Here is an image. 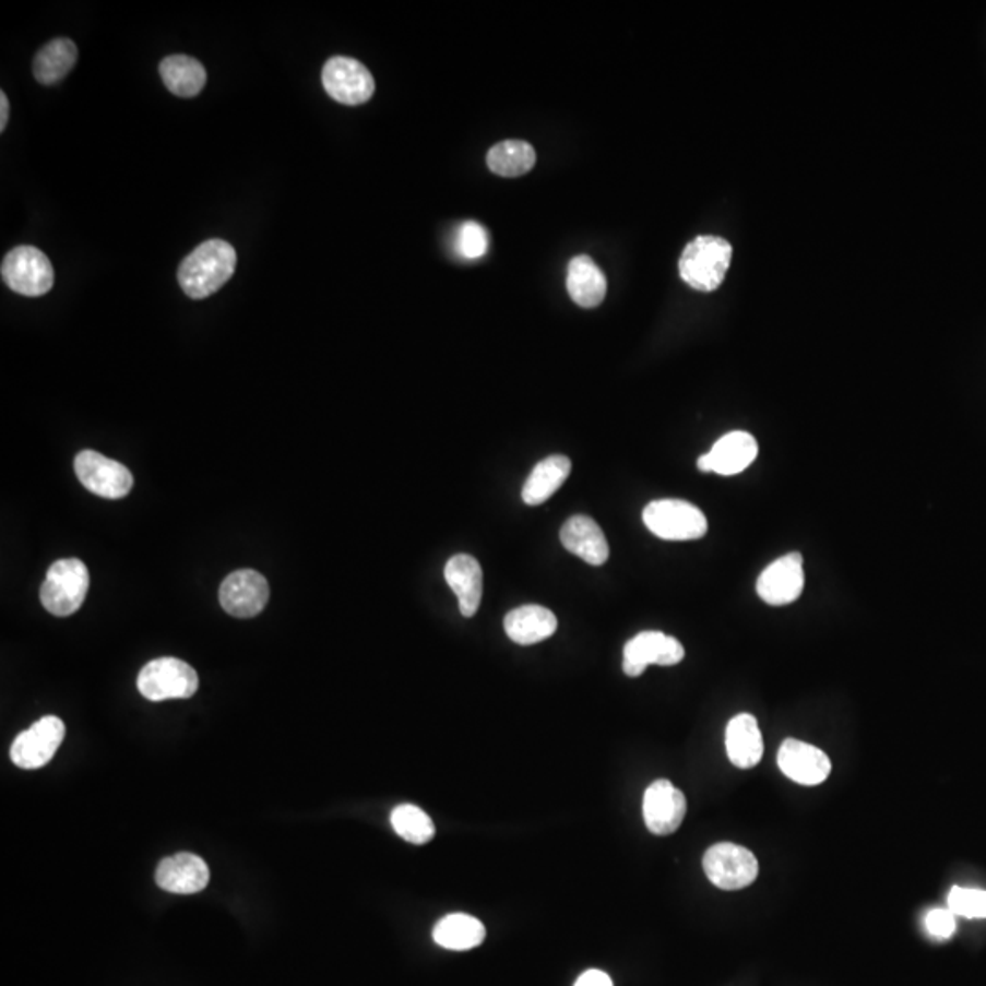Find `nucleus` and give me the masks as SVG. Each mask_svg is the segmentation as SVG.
Instances as JSON below:
<instances>
[{
  "mask_svg": "<svg viewBox=\"0 0 986 986\" xmlns=\"http://www.w3.org/2000/svg\"><path fill=\"white\" fill-rule=\"evenodd\" d=\"M236 262L235 247L227 241H203L179 265V285L192 300H203L229 282L235 274Z\"/></svg>",
  "mask_w": 986,
  "mask_h": 986,
  "instance_id": "1",
  "label": "nucleus"
},
{
  "mask_svg": "<svg viewBox=\"0 0 986 986\" xmlns=\"http://www.w3.org/2000/svg\"><path fill=\"white\" fill-rule=\"evenodd\" d=\"M733 247L718 236H698L680 257V276L692 289H718L729 271Z\"/></svg>",
  "mask_w": 986,
  "mask_h": 986,
  "instance_id": "2",
  "label": "nucleus"
},
{
  "mask_svg": "<svg viewBox=\"0 0 986 986\" xmlns=\"http://www.w3.org/2000/svg\"><path fill=\"white\" fill-rule=\"evenodd\" d=\"M90 572L79 559H59L51 565L40 586V602L59 618L78 613L88 594Z\"/></svg>",
  "mask_w": 986,
  "mask_h": 986,
  "instance_id": "3",
  "label": "nucleus"
},
{
  "mask_svg": "<svg viewBox=\"0 0 986 986\" xmlns=\"http://www.w3.org/2000/svg\"><path fill=\"white\" fill-rule=\"evenodd\" d=\"M643 523L665 540H694L708 534V518L700 508L681 499H660L646 504Z\"/></svg>",
  "mask_w": 986,
  "mask_h": 986,
  "instance_id": "4",
  "label": "nucleus"
},
{
  "mask_svg": "<svg viewBox=\"0 0 986 986\" xmlns=\"http://www.w3.org/2000/svg\"><path fill=\"white\" fill-rule=\"evenodd\" d=\"M198 687V673L178 657H157L138 676V689L151 702L185 700L194 697Z\"/></svg>",
  "mask_w": 986,
  "mask_h": 986,
  "instance_id": "5",
  "label": "nucleus"
},
{
  "mask_svg": "<svg viewBox=\"0 0 986 986\" xmlns=\"http://www.w3.org/2000/svg\"><path fill=\"white\" fill-rule=\"evenodd\" d=\"M703 871L714 887L727 892H736L751 887L757 881L758 860L747 847L720 842L709 847L703 855Z\"/></svg>",
  "mask_w": 986,
  "mask_h": 986,
  "instance_id": "6",
  "label": "nucleus"
},
{
  "mask_svg": "<svg viewBox=\"0 0 986 986\" xmlns=\"http://www.w3.org/2000/svg\"><path fill=\"white\" fill-rule=\"evenodd\" d=\"M0 273L10 289L29 298L46 295L56 282L50 260L45 252L32 246L15 247L8 252Z\"/></svg>",
  "mask_w": 986,
  "mask_h": 986,
  "instance_id": "7",
  "label": "nucleus"
},
{
  "mask_svg": "<svg viewBox=\"0 0 986 986\" xmlns=\"http://www.w3.org/2000/svg\"><path fill=\"white\" fill-rule=\"evenodd\" d=\"M75 474L86 490L105 499L127 497L134 486V477L124 464L94 450L79 453L75 458Z\"/></svg>",
  "mask_w": 986,
  "mask_h": 986,
  "instance_id": "8",
  "label": "nucleus"
},
{
  "mask_svg": "<svg viewBox=\"0 0 986 986\" xmlns=\"http://www.w3.org/2000/svg\"><path fill=\"white\" fill-rule=\"evenodd\" d=\"M323 88L342 105L368 103L375 94V79L363 62L352 57L336 56L322 70Z\"/></svg>",
  "mask_w": 986,
  "mask_h": 986,
  "instance_id": "9",
  "label": "nucleus"
},
{
  "mask_svg": "<svg viewBox=\"0 0 986 986\" xmlns=\"http://www.w3.org/2000/svg\"><path fill=\"white\" fill-rule=\"evenodd\" d=\"M67 735V727L57 716H45L15 738L10 749L12 762L21 770H39L50 762Z\"/></svg>",
  "mask_w": 986,
  "mask_h": 986,
  "instance_id": "10",
  "label": "nucleus"
},
{
  "mask_svg": "<svg viewBox=\"0 0 986 986\" xmlns=\"http://www.w3.org/2000/svg\"><path fill=\"white\" fill-rule=\"evenodd\" d=\"M684 656H686V649L676 638L657 632V630H646V632L634 635L625 645V675L635 678V676L643 675L646 667L652 664L670 667V665L680 664Z\"/></svg>",
  "mask_w": 986,
  "mask_h": 986,
  "instance_id": "11",
  "label": "nucleus"
},
{
  "mask_svg": "<svg viewBox=\"0 0 986 986\" xmlns=\"http://www.w3.org/2000/svg\"><path fill=\"white\" fill-rule=\"evenodd\" d=\"M269 583L260 572L236 570L225 578L219 589V603L225 613L235 618H254L269 602Z\"/></svg>",
  "mask_w": 986,
  "mask_h": 986,
  "instance_id": "12",
  "label": "nucleus"
},
{
  "mask_svg": "<svg viewBox=\"0 0 986 986\" xmlns=\"http://www.w3.org/2000/svg\"><path fill=\"white\" fill-rule=\"evenodd\" d=\"M686 795L669 781L652 782L643 797V819L654 835H673L686 819Z\"/></svg>",
  "mask_w": 986,
  "mask_h": 986,
  "instance_id": "13",
  "label": "nucleus"
},
{
  "mask_svg": "<svg viewBox=\"0 0 986 986\" xmlns=\"http://www.w3.org/2000/svg\"><path fill=\"white\" fill-rule=\"evenodd\" d=\"M804 559L798 553L776 559L757 581L758 596L773 607L797 602L804 591Z\"/></svg>",
  "mask_w": 986,
  "mask_h": 986,
  "instance_id": "14",
  "label": "nucleus"
},
{
  "mask_svg": "<svg viewBox=\"0 0 986 986\" xmlns=\"http://www.w3.org/2000/svg\"><path fill=\"white\" fill-rule=\"evenodd\" d=\"M758 455V442L747 431H730L716 441L711 452L698 459V468L708 474H741L751 466Z\"/></svg>",
  "mask_w": 986,
  "mask_h": 986,
  "instance_id": "15",
  "label": "nucleus"
},
{
  "mask_svg": "<svg viewBox=\"0 0 986 986\" xmlns=\"http://www.w3.org/2000/svg\"><path fill=\"white\" fill-rule=\"evenodd\" d=\"M782 773L803 786H819L830 776L831 760L819 747L787 738L779 751Z\"/></svg>",
  "mask_w": 986,
  "mask_h": 986,
  "instance_id": "16",
  "label": "nucleus"
},
{
  "mask_svg": "<svg viewBox=\"0 0 986 986\" xmlns=\"http://www.w3.org/2000/svg\"><path fill=\"white\" fill-rule=\"evenodd\" d=\"M211 871L203 858L192 853H178L163 858L156 871L157 887L168 893L192 895L205 890Z\"/></svg>",
  "mask_w": 986,
  "mask_h": 986,
  "instance_id": "17",
  "label": "nucleus"
},
{
  "mask_svg": "<svg viewBox=\"0 0 986 986\" xmlns=\"http://www.w3.org/2000/svg\"><path fill=\"white\" fill-rule=\"evenodd\" d=\"M561 543L570 554L583 559L589 565L602 567L610 556L607 537L594 519L586 515H574L561 526Z\"/></svg>",
  "mask_w": 986,
  "mask_h": 986,
  "instance_id": "18",
  "label": "nucleus"
},
{
  "mask_svg": "<svg viewBox=\"0 0 986 986\" xmlns=\"http://www.w3.org/2000/svg\"><path fill=\"white\" fill-rule=\"evenodd\" d=\"M444 578L459 599V610L464 618H472L479 610L483 597V570L477 559L468 554H458L444 567Z\"/></svg>",
  "mask_w": 986,
  "mask_h": 986,
  "instance_id": "19",
  "label": "nucleus"
},
{
  "mask_svg": "<svg viewBox=\"0 0 986 986\" xmlns=\"http://www.w3.org/2000/svg\"><path fill=\"white\" fill-rule=\"evenodd\" d=\"M725 749L730 762L740 770H751L763 757V740L752 714H736L725 729Z\"/></svg>",
  "mask_w": 986,
  "mask_h": 986,
  "instance_id": "20",
  "label": "nucleus"
},
{
  "mask_svg": "<svg viewBox=\"0 0 986 986\" xmlns=\"http://www.w3.org/2000/svg\"><path fill=\"white\" fill-rule=\"evenodd\" d=\"M504 630L513 643L534 645L558 630V618L553 610L540 605H524L507 614Z\"/></svg>",
  "mask_w": 986,
  "mask_h": 986,
  "instance_id": "21",
  "label": "nucleus"
},
{
  "mask_svg": "<svg viewBox=\"0 0 986 986\" xmlns=\"http://www.w3.org/2000/svg\"><path fill=\"white\" fill-rule=\"evenodd\" d=\"M567 290L578 306L592 309L605 300L607 278L591 257L581 254L572 258V262L569 263Z\"/></svg>",
  "mask_w": 986,
  "mask_h": 986,
  "instance_id": "22",
  "label": "nucleus"
},
{
  "mask_svg": "<svg viewBox=\"0 0 986 986\" xmlns=\"http://www.w3.org/2000/svg\"><path fill=\"white\" fill-rule=\"evenodd\" d=\"M572 463L565 455H550L543 459L528 475L523 486V501L528 507H537L548 501L569 479Z\"/></svg>",
  "mask_w": 986,
  "mask_h": 986,
  "instance_id": "23",
  "label": "nucleus"
},
{
  "mask_svg": "<svg viewBox=\"0 0 986 986\" xmlns=\"http://www.w3.org/2000/svg\"><path fill=\"white\" fill-rule=\"evenodd\" d=\"M485 939V925L472 915H447L433 928V941L439 947L455 950V952H466V950L477 948L483 945Z\"/></svg>",
  "mask_w": 986,
  "mask_h": 986,
  "instance_id": "24",
  "label": "nucleus"
},
{
  "mask_svg": "<svg viewBox=\"0 0 986 986\" xmlns=\"http://www.w3.org/2000/svg\"><path fill=\"white\" fill-rule=\"evenodd\" d=\"M79 50L75 43L67 37H59L43 46L34 59V78L40 84H56L72 72L78 62Z\"/></svg>",
  "mask_w": 986,
  "mask_h": 986,
  "instance_id": "25",
  "label": "nucleus"
},
{
  "mask_svg": "<svg viewBox=\"0 0 986 986\" xmlns=\"http://www.w3.org/2000/svg\"><path fill=\"white\" fill-rule=\"evenodd\" d=\"M159 75L168 92L178 97H195L205 88V67L194 57L168 56L159 64Z\"/></svg>",
  "mask_w": 986,
  "mask_h": 986,
  "instance_id": "26",
  "label": "nucleus"
},
{
  "mask_svg": "<svg viewBox=\"0 0 986 986\" xmlns=\"http://www.w3.org/2000/svg\"><path fill=\"white\" fill-rule=\"evenodd\" d=\"M486 162L491 173L499 174L502 178H518L534 168L537 156L534 146L526 141L508 140L497 143L488 152Z\"/></svg>",
  "mask_w": 986,
  "mask_h": 986,
  "instance_id": "27",
  "label": "nucleus"
},
{
  "mask_svg": "<svg viewBox=\"0 0 986 986\" xmlns=\"http://www.w3.org/2000/svg\"><path fill=\"white\" fill-rule=\"evenodd\" d=\"M391 825L396 835L404 841L423 846L435 836L433 820L428 813L413 804H402L391 811Z\"/></svg>",
  "mask_w": 986,
  "mask_h": 986,
  "instance_id": "28",
  "label": "nucleus"
},
{
  "mask_svg": "<svg viewBox=\"0 0 986 986\" xmlns=\"http://www.w3.org/2000/svg\"><path fill=\"white\" fill-rule=\"evenodd\" d=\"M948 910L966 919H985L986 892L977 888H953L948 895Z\"/></svg>",
  "mask_w": 986,
  "mask_h": 986,
  "instance_id": "29",
  "label": "nucleus"
},
{
  "mask_svg": "<svg viewBox=\"0 0 986 986\" xmlns=\"http://www.w3.org/2000/svg\"><path fill=\"white\" fill-rule=\"evenodd\" d=\"M455 247H458L459 254L466 260L485 257L488 251V233L477 222H466L459 227Z\"/></svg>",
  "mask_w": 986,
  "mask_h": 986,
  "instance_id": "30",
  "label": "nucleus"
},
{
  "mask_svg": "<svg viewBox=\"0 0 986 986\" xmlns=\"http://www.w3.org/2000/svg\"><path fill=\"white\" fill-rule=\"evenodd\" d=\"M925 923L926 930L936 939H950L955 931V915L950 910H931Z\"/></svg>",
  "mask_w": 986,
  "mask_h": 986,
  "instance_id": "31",
  "label": "nucleus"
},
{
  "mask_svg": "<svg viewBox=\"0 0 986 986\" xmlns=\"http://www.w3.org/2000/svg\"><path fill=\"white\" fill-rule=\"evenodd\" d=\"M574 986H614L613 979L602 970H589L575 981Z\"/></svg>",
  "mask_w": 986,
  "mask_h": 986,
  "instance_id": "32",
  "label": "nucleus"
},
{
  "mask_svg": "<svg viewBox=\"0 0 986 986\" xmlns=\"http://www.w3.org/2000/svg\"><path fill=\"white\" fill-rule=\"evenodd\" d=\"M8 118H10V103H8V95L4 94V92H0V132L7 130Z\"/></svg>",
  "mask_w": 986,
  "mask_h": 986,
  "instance_id": "33",
  "label": "nucleus"
}]
</instances>
